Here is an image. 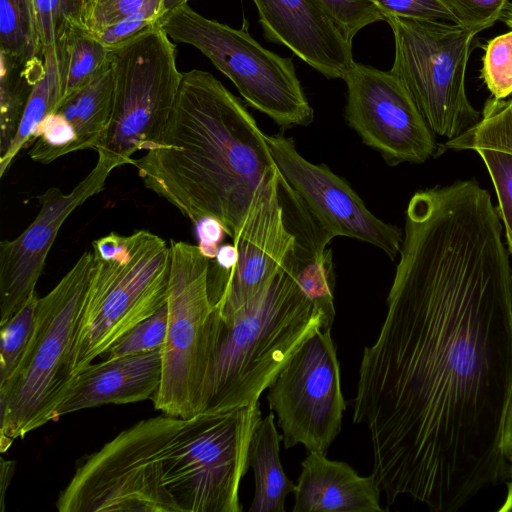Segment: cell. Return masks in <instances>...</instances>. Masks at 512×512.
<instances>
[{
  "label": "cell",
  "mask_w": 512,
  "mask_h": 512,
  "mask_svg": "<svg viewBox=\"0 0 512 512\" xmlns=\"http://www.w3.org/2000/svg\"><path fill=\"white\" fill-rule=\"evenodd\" d=\"M475 179L416 192L380 333L364 348L353 422L367 427L386 510L408 495L455 512L511 477L512 269Z\"/></svg>",
  "instance_id": "obj_1"
},
{
  "label": "cell",
  "mask_w": 512,
  "mask_h": 512,
  "mask_svg": "<svg viewBox=\"0 0 512 512\" xmlns=\"http://www.w3.org/2000/svg\"><path fill=\"white\" fill-rule=\"evenodd\" d=\"M132 165L145 187L194 224L212 217L234 240L275 165L244 103L211 73H183L161 141Z\"/></svg>",
  "instance_id": "obj_2"
},
{
  "label": "cell",
  "mask_w": 512,
  "mask_h": 512,
  "mask_svg": "<svg viewBox=\"0 0 512 512\" xmlns=\"http://www.w3.org/2000/svg\"><path fill=\"white\" fill-rule=\"evenodd\" d=\"M326 328L331 327L324 314L296 278L292 249L256 297L221 318L202 413H223L259 401L303 342Z\"/></svg>",
  "instance_id": "obj_3"
},
{
  "label": "cell",
  "mask_w": 512,
  "mask_h": 512,
  "mask_svg": "<svg viewBox=\"0 0 512 512\" xmlns=\"http://www.w3.org/2000/svg\"><path fill=\"white\" fill-rule=\"evenodd\" d=\"M93 265L68 366L71 378L167 303L170 245L148 230L92 243Z\"/></svg>",
  "instance_id": "obj_4"
},
{
  "label": "cell",
  "mask_w": 512,
  "mask_h": 512,
  "mask_svg": "<svg viewBox=\"0 0 512 512\" xmlns=\"http://www.w3.org/2000/svg\"><path fill=\"white\" fill-rule=\"evenodd\" d=\"M93 265L85 251L44 297L39 298L34 327L23 357L0 385V450L17 438L54 421L70 380L68 366Z\"/></svg>",
  "instance_id": "obj_5"
},
{
  "label": "cell",
  "mask_w": 512,
  "mask_h": 512,
  "mask_svg": "<svg viewBox=\"0 0 512 512\" xmlns=\"http://www.w3.org/2000/svg\"><path fill=\"white\" fill-rule=\"evenodd\" d=\"M187 419L141 420L84 458L60 493L61 512H180L165 485L166 459Z\"/></svg>",
  "instance_id": "obj_6"
},
{
  "label": "cell",
  "mask_w": 512,
  "mask_h": 512,
  "mask_svg": "<svg viewBox=\"0 0 512 512\" xmlns=\"http://www.w3.org/2000/svg\"><path fill=\"white\" fill-rule=\"evenodd\" d=\"M168 322L162 379L152 397L163 414L190 419L203 410V390L221 313L210 299V259L198 245L170 240Z\"/></svg>",
  "instance_id": "obj_7"
},
{
  "label": "cell",
  "mask_w": 512,
  "mask_h": 512,
  "mask_svg": "<svg viewBox=\"0 0 512 512\" xmlns=\"http://www.w3.org/2000/svg\"><path fill=\"white\" fill-rule=\"evenodd\" d=\"M394 37L390 72L435 133L455 139L481 120L466 93V70L474 36L460 25L388 17Z\"/></svg>",
  "instance_id": "obj_8"
},
{
  "label": "cell",
  "mask_w": 512,
  "mask_h": 512,
  "mask_svg": "<svg viewBox=\"0 0 512 512\" xmlns=\"http://www.w3.org/2000/svg\"><path fill=\"white\" fill-rule=\"evenodd\" d=\"M170 39L198 49L235 85L244 101L282 129L308 126L311 107L293 59L258 43L244 28L209 19L188 3L172 11L161 27Z\"/></svg>",
  "instance_id": "obj_9"
},
{
  "label": "cell",
  "mask_w": 512,
  "mask_h": 512,
  "mask_svg": "<svg viewBox=\"0 0 512 512\" xmlns=\"http://www.w3.org/2000/svg\"><path fill=\"white\" fill-rule=\"evenodd\" d=\"M259 401L187 419L169 452L165 485L180 512H240L239 486L249 464Z\"/></svg>",
  "instance_id": "obj_10"
},
{
  "label": "cell",
  "mask_w": 512,
  "mask_h": 512,
  "mask_svg": "<svg viewBox=\"0 0 512 512\" xmlns=\"http://www.w3.org/2000/svg\"><path fill=\"white\" fill-rule=\"evenodd\" d=\"M171 40L157 27L111 49L112 117L96 152L118 167L132 165L134 153L158 147L164 134L183 75Z\"/></svg>",
  "instance_id": "obj_11"
},
{
  "label": "cell",
  "mask_w": 512,
  "mask_h": 512,
  "mask_svg": "<svg viewBox=\"0 0 512 512\" xmlns=\"http://www.w3.org/2000/svg\"><path fill=\"white\" fill-rule=\"evenodd\" d=\"M268 389L285 448L302 444L327 454L346 410L331 328L308 337Z\"/></svg>",
  "instance_id": "obj_12"
},
{
  "label": "cell",
  "mask_w": 512,
  "mask_h": 512,
  "mask_svg": "<svg viewBox=\"0 0 512 512\" xmlns=\"http://www.w3.org/2000/svg\"><path fill=\"white\" fill-rule=\"evenodd\" d=\"M343 81L348 125L388 165L421 164L446 149L390 71L355 62Z\"/></svg>",
  "instance_id": "obj_13"
},
{
  "label": "cell",
  "mask_w": 512,
  "mask_h": 512,
  "mask_svg": "<svg viewBox=\"0 0 512 512\" xmlns=\"http://www.w3.org/2000/svg\"><path fill=\"white\" fill-rule=\"evenodd\" d=\"M265 139L282 178L326 233L369 243L395 259L403 241L399 228L377 218L325 164L305 159L292 138L265 134Z\"/></svg>",
  "instance_id": "obj_14"
},
{
  "label": "cell",
  "mask_w": 512,
  "mask_h": 512,
  "mask_svg": "<svg viewBox=\"0 0 512 512\" xmlns=\"http://www.w3.org/2000/svg\"><path fill=\"white\" fill-rule=\"evenodd\" d=\"M118 165L98 156L94 168L69 193L51 187L37 196L40 210L15 239L0 243V324L9 320L35 292L46 257L68 216L104 190Z\"/></svg>",
  "instance_id": "obj_15"
},
{
  "label": "cell",
  "mask_w": 512,
  "mask_h": 512,
  "mask_svg": "<svg viewBox=\"0 0 512 512\" xmlns=\"http://www.w3.org/2000/svg\"><path fill=\"white\" fill-rule=\"evenodd\" d=\"M280 196V173L274 165L259 186L233 244L238 259L217 304L223 318L256 297L295 245Z\"/></svg>",
  "instance_id": "obj_16"
},
{
  "label": "cell",
  "mask_w": 512,
  "mask_h": 512,
  "mask_svg": "<svg viewBox=\"0 0 512 512\" xmlns=\"http://www.w3.org/2000/svg\"><path fill=\"white\" fill-rule=\"evenodd\" d=\"M268 42L283 45L328 79H342L355 61L348 41L317 0H252Z\"/></svg>",
  "instance_id": "obj_17"
},
{
  "label": "cell",
  "mask_w": 512,
  "mask_h": 512,
  "mask_svg": "<svg viewBox=\"0 0 512 512\" xmlns=\"http://www.w3.org/2000/svg\"><path fill=\"white\" fill-rule=\"evenodd\" d=\"M162 379V348L90 364L67 383L55 419L104 404L152 399Z\"/></svg>",
  "instance_id": "obj_18"
},
{
  "label": "cell",
  "mask_w": 512,
  "mask_h": 512,
  "mask_svg": "<svg viewBox=\"0 0 512 512\" xmlns=\"http://www.w3.org/2000/svg\"><path fill=\"white\" fill-rule=\"evenodd\" d=\"M380 486L372 473L362 477L347 463L309 451L301 462L293 512H380Z\"/></svg>",
  "instance_id": "obj_19"
},
{
  "label": "cell",
  "mask_w": 512,
  "mask_h": 512,
  "mask_svg": "<svg viewBox=\"0 0 512 512\" xmlns=\"http://www.w3.org/2000/svg\"><path fill=\"white\" fill-rule=\"evenodd\" d=\"M444 145L454 150H473L483 160L495 188L497 211L512 255V108L509 100L488 99L478 124Z\"/></svg>",
  "instance_id": "obj_20"
},
{
  "label": "cell",
  "mask_w": 512,
  "mask_h": 512,
  "mask_svg": "<svg viewBox=\"0 0 512 512\" xmlns=\"http://www.w3.org/2000/svg\"><path fill=\"white\" fill-rule=\"evenodd\" d=\"M112 60L94 78L67 95L53 111L71 128L73 152L97 148L109 129L113 109Z\"/></svg>",
  "instance_id": "obj_21"
},
{
  "label": "cell",
  "mask_w": 512,
  "mask_h": 512,
  "mask_svg": "<svg viewBox=\"0 0 512 512\" xmlns=\"http://www.w3.org/2000/svg\"><path fill=\"white\" fill-rule=\"evenodd\" d=\"M280 440L271 412L258 422L250 443L249 464L254 471L256 489L249 512H285L286 497L296 489L280 462Z\"/></svg>",
  "instance_id": "obj_22"
},
{
  "label": "cell",
  "mask_w": 512,
  "mask_h": 512,
  "mask_svg": "<svg viewBox=\"0 0 512 512\" xmlns=\"http://www.w3.org/2000/svg\"><path fill=\"white\" fill-rule=\"evenodd\" d=\"M63 99L94 78L111 60L106 47L85 24L72 25L55 49Z\"/></svg>",
  "instance_id": "obj_23"
},
{
  "label": "cell",
  "mask_w": 512,
  "mask_h": 512,
  "mask_svg": "<svg viewBox=\"0 0 512 512\" xmlns=\"http://www.w3.org/2000/svg\"><path fill=\"white\" fill-rule=\"evenodd\" d=\"M0 56V157H3L17 135L33 86L43 75L46 63L44 59L19 65Z\"/></svg>",
  "instance_id": "obj_24"
},
{
  "label": "cell",
  "mask_w": 512,
  "mask_h": 512,
  "mask_svg": "<svg viewBox=\"0 0 512 512\" xmlns=\"http://www.w3.org/2000/svg\"><path fill=\"white\" fill-rule=\"evenodd\" d=\"M0 55L19 65L45 59L34 0H0Z\"/></svg>",
  "instance_id": "obj_25"
},
{
  "label": "cell",
  "mask_w": 512,
  "mask_h": 512,
  "mask_svg": "<svg viewBox=\"0 0 512 512\" xmlns=\"http://www.w3.org/2000/svg\"><path fill=\"white\" fill-rule=\"evenodd\" d=\"M44 55L45 71L33 86L17 135L11 147L3 157H0L1 177L8 171L19 152L32 145L34 133L40 122L48 114L52 113L63 100L56 51L51 50Z\"/></svg>",
  "instance_id": "obj_26"
},
{
  "label": "cell",
  "mask_w": 512,
  "mask_h": 512,
  "mask_svg": "<svg viewBox=\"0 0 512 512\" xmlns=\"http://www.w3.org/2000/svg\"><path fill=\"white\" fill-rule=\"evenodd\" d=\"M38 302L34 292L9 320L0 324V385L11 377L23 357L32 335Z\"/></svg>",
  "instance_id": "obj_27"
},
{
  "label": "cell",
  "mask_w": 512,
  "mask_h": 512,
  "mask_svg": "<svg viewBox=\"0 0 512 512\" xmlns=\"http://www.w3.org/2000/svg\"><path fill=\"white\" fill-rule=\"evenodd\" d=\"M90 0H34L44 54L55 50L68 29L85 24Z\"/></svg>",
  "instance_id": "obj_28"
},
{
  "label": "cell",
  "mask_w": 512,
  "mask_h": 512,
  "mask_svg": "<svg viewBox=\"0 0 512 512\" xmlns=\"http://www.w3.org/2000/svg\"><path fill=\"white\" fill-rule=\"evenodd\" d=\"M167 322L168 309L166 304L116 340L101 355L103 360L138 355L161 349L166 339Z\"/></svg>",
  "instance_id": "obj_29"
},
{
  "label": "cell",
  "mask_w": 512,
  "mask_h": 512,
  "mask_svg": "<svg viewBox=\"0 0 512 512\" xmlns=\"http://www.w3.org/2000/svg\"><path fill=\"white\" fill-rule=\"evenodd\" d=\"M189 0H90L85 25L93 33L117 24L123 19L144 10H164L172 12L187 4Z\"/></svg>",
  "instance_id": "obj_30"
},
{
  "label": "cell",
  "mask_w": 512,
  "mask_h": 512,
  "mask_svg": "<svg viewBox=\"0 0 512 512\" xmlns=\"http://www.w3.org/2000/svg\"><path fill=\"white\" fill-rule=\"evenodd\" d=\"M482 58L481 78L495 99L512 94V29L489 40Z\"/></svg>",
  "instance_id": "obj_31"
},
{
  "label": "cell",
  "mask_w": 512,
  "mask_h": 512,
  "mask_svg": "<svg viewBox=\"0 0 512 512\" xmlns=\"http://www.w3.org/2000/svg\"><path fill=\"white\" fill-rule=\"evenodd\" d=\"M455 23L473 35L501 19L510 0H439Z\"/></svg>",
  "instance_id": "obj_32"
},
{
  "label": "cell",
  "mask_w": 512,
  "mask_h": 512,
  "mask_svg": "<svg viewBox=\"0 0 512 512\" xmlns=\"http://www.w3.org/2000/svg\"><path fill=\"white\" fill-rule=\"evenodd\" d=\"M339 27L348 41L366 26L384 21V17L368 0H317Z\"/></svg>",
  "instance_id": "obj_33"
},
{
  "label": "cell",
  "mask_w": 512,
  "mask_h": 512,
  "mask_svg": "<svg viewBox=\"0 0 512 512\" xmlns=\"http://www.w3.org/2000/svg\"><path fill=\"white\" fill-rule=\"evenodd\" d=\"M170 13L164 10L140 11L94 35L106 47L113 49L141 33L162 27Z\"/></svg>",
  "instance_id": "obj_34"
},
{
  "label": "cell",
  "mask_w": 512,
  "mask_h": 512,
  "mask_svg": "<svg viewBox=\"0 0 512 512\" xmlns=\"http://www.w3.org/2000/svg\"><path fill=\"white\" fill-rule=\"evenodd\" d=\"M384 17H401L419 20L455 23L452 14L439 0H368ZM456 24V23H455Z\"/></svg>",
  "instance_id": "obj_35"
},
{
  "label": "cell",
  "mask_w": 512,
  "mask_h": 512,
  "mask_svg": "<svg viewBox=\"0 0 512 512\" xmlns=\"http://www.w3.org/2000/svg\"><path fill=\"white\" fill-rule=\"evenodd\" d=\"M195 226L201 252L208 259L214 260L224 236L227 235L222 224L215 218L206 217L199 220Z\"/></svg>",
  "instance_id": "obj_36"
},
{
  "label": "cell",
  "mask_w": 512,
  "mask_h": 512,
  "mask_svg": "<svg viewBox=\"0 0 512 512\" xmlns=\"http://www.w3.org/2000/svg\"><path fill=\"white\" fill-rule=\"evenodd\" d=\"M501 446L505 457L509 461L512 457V389L503 422Z\"/></svg>",
  "instance_id": "obj_37"
},
{
  "label": "cell",
  "mask_w": 512,
  "mask_h": 512,
  "mask_svg": "<svg viewBox=\"0 0 512 512\" xmlns=\"http://www.w3.org/2000/svg\"><path fill=\"white\" fill-rule=\"evenodd\" d=\"M15 467H16L15 461L5 460V459L1 458V472H0V475H1L0 476V478H1L0 509H1V511H4L5 495H6L7 488L11 482L12 476L14 474Z\"/></svg>",
  "instance_id": "obj_38"
},
{
  "label": "cell",
  "mask_w": 512,
  "mask_h": 512,
  "mask_svg": "<svg viewBox=\"0 0 512 512\" xmlns=\"http://www.w3.org/2000/svg\"><path fill=\"white\" fill-rule=\"evenodd\" d=\"M501 512H510L512 511V480L508 483L507 496L506 499L499 509Z\"/></svg>",
  "instance_id": "obj_39"
},
{
  "label": "cell",
  "mask_w": 512,
  "mask_h": 512,
  "mask_svg": "<svg viewBox=\"0 0 512 512\" xmlns=\"http://www.w3.org/2000/svg\"><path fill=\"white\" fill-rule=\"evenodd\" d=\"M501 20L512 29V3L510 2L501 17Z\"/></svg>",
  "instance_id": "obj_40"
},
{
  "label": "cell",
  "mask_w": 512,
  "mask_h": 512,
  "mask_svg": "<svg viewBox=\"0 0 512 512\" xmlns=\"http://www.w3.org/2000/svg\"><path fill=\"white\" fill-rule=\"evenodd\" d=\"M509 463H510V468H511V477H510V479L512 480V457L509 459Z\"/></svg>",
  "instance_id": "obj_41"
},
{
  "label": "cell",
  "mask_w": 512,
  "mask_h": 512,
  "mask_svg": "<svg viewBox=\"0 0 512 512\" xmlns=\"http://www.w3.org/2000/svg\"><path fill=\"white\" fill-rule=\"evenodd\" d=\"M509 102H510V105H511V108H512V98L509 99Z\"/></svg>",
  "instance_id": "obj_42"
}]
</instances>
